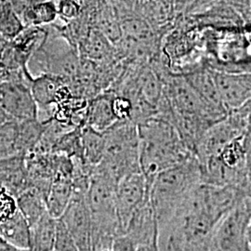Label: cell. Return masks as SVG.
<instances>
[{
	"mask_svg": "<svg viewBox=\"0 0 251 251\" xmlns=\"http://www.w3.org/2000/svg\"><path fill=\"white\" fill-rule=\"evenodd\" d=\"M138 126L141 172L151 188L154 178L195 155L180 140L174 126L153 117Z\"/></svg>",
	"mask_w": 251,
	"mask_h": 251,
	"instance_id": "cell-1",
	"label": "cell"
},
{
	"mask_svg": "<svg viewBox=\"0 0 251 251\" xmlns=\"http://www.w3.org/2000/svg\"><path fill=\"white\" fill-rule=\"evenodd\" d=\"M201 182L200 165L196 155L159 173L152 181L149 198L158 227L165 225Z\"/></svg>",
	"mask_w": 251,
	"mask_h": 251,
	"instance_id": "cell-2",
	"label": "cell"
},
{
	"mask_svg": "<svg viewBox=\"0 0 251 251\" xmlns=\"http://www.w3.org/2000/svg\"><path fill=\"white\" fill-rule=\"evenodd\" d=\"M117 185L106 173L95 167L87 195L92 251H111L116 237L121 235L116 201Z\"/></svg>",
	"mask_w": 251,
	"mask_h": 251,
	"instance_id": "cell-3",
	"label": "cell"
},
{
	"mask_svg": "<svg viewBox=\"0 0 251 251\" xmlns=\"http://www.w3.org/2000/svg\"><path fill=\"white\" fill-rule=\"evenodd\" d=\"M104 137L102 160L96 167L117 183L126 176L141 172L138 126L131 121H117Z\"/></svg>",
	"mask_w": 251,
	"mask_h": 251,
	"instance_id": "cell-4",
	"label": "cell"
},
{
	"mask_svg": "<svg viewBox=\"0 0 251 251\" xmlns=\"http://www.w3.org/2000/svg\"><path fill=\"white\" fill-rule=\"evenodd\" d=\"M244 140L245 136L235 139L214 156L199 163L202 183L241 191L250 175Z\"/></svg>",
	"mask_w": 251,
	"mask_h": 251,
	"instance_id": "cell-5",
	"label": "cell"
},
{
	"mask_svg": "<svg viewBox=\"0 0 251 251\" xmlns=\"http://www.w3.org/2000/svg\"><path fill=\"white\" fill-rule=\"evenodd\" d=\"M251 221V210L242 198L216 226L207 251H251L246 235Z\"/></svg>",
	"mask_w": 251,
	"mask_h": 251,
	"instance_id": "cell-6",
	"label": "cell"
},
{
	"mask_svg": "<svg viewBox=\"0 0 251 251\" xmlns=\"http://www.w3.org/2000/svg\"><path fill=\"white\" fill-rule=\"evenodd\" d=\"M247 135V123L241 114L231 110L221 121L211 126L201 138L196 150L199 163L214 156L227 144Z\"/></svg>",
	"mask_w": 251,
	"mask_h": 251,
	"instance_id": "cell-7",
	"label": "cell"
},
{
	"mask_svg": "<svg viewBox=\"0 0 251 251\" xmlns=\"http://www.w3.org/2000/svg\"><path fill=\"white\" fill-rule=\"evenodd\" d=\"M0 107L12 120L38 119V107L25 76L0 83Z\"/></svg>",
	"mask_w": 251,
	"mask_h": 251,
	"instance_id": "cell-8",
	"label": "cell"
},
{
	"mask_svg": "<svg viewBox=\"0 0 251 251\" xmlns=\"http://www.w3.org/2000/svg\"><path fill=\"white\" fill-rule=\"evenodd\" d=\"M150 189L142 172L130 174L120 179L116 190L117 215L121 234L135 211L149 199Z\"/></svg>",
	"mask_w": 251,
	"mask_h": 251,
	"instance_id": "cell-9",
	"label": "cell"
},
{
	"mask_svg": "<svg viewBox=\"0 0 251 251\" xmlns=\"http://www.w3.org/2000/svg\"><path fill=\"white\" fill-rule=\"evenodd\" d=\"M212 73L220 99L228 112L251 99V73L224 72L215 69H212Z\"/></svg>",
	"mask_w": 251,
	"mask_h": 251,
	"instance_id": "cell-10",
	"label": "cell"
},
{
	"mask_svg": "<svg viewBox=\"0 0 251 251\" xmlns=\"http://www.w3.org/2000/svg\"><path fill=\"white\" fill-rule=\"evenodd\" d=\"M60 220L71 233L78 251H92L91 218L87 197H72Z\"/></svg>",
	"mask_w": 251,
	"mask_h": 251,
	"instance_id": "cell-11",
	"label": "cell"
},
{
	"mask_svg": "<svg viewBox=\"0 0 251 251\" xmlns=\"http://www.w3.org/2000/svg\"><path fill=\"white\" fill-rule=\"evenodd\" d=\"M138 247L158 246V223L150 198L131 216L125 233Z\"/></svg>",
	"mask_w": 251,
	"mask_h": 251,
	"instance_id": "cell-12",
	"label": "cell"
},
{
	"mask_svg": "<svg viewBox=\"0 0 251 251\" xmlns=\"http://www.w3.org/2000/svg\"><path fill=\"white\" fill-rule=\"evenodd\" d=\"M0 186L14 198L30 188L25 154L0 157Z\"/></svg>",
	"mask_w": 251,
	"mask_h": 251,
	"instance_id": "cell-13",
	"label": "cell"
},
{
	"mask_svg": "<svg viewBox=\"0 0 251 251\" xmlns=\"http://www.w3.org/2000/svg\"><path fill=\"white\" fill-rule=\"evenodd\" d=\"M66 84L67 82L63 78L50 74L38 75L30 82V89L37 104L38 113L41 111L45 114L43 120L51 117L52 108L57 103L60 90Z\"/></svg>",
	"mask_w": 251,
	"mask_h": 251,
	"instance_id": "cell-14",
	"label": "cell"
},
{
	"mask_svg": "<svg viewBox=\"0 0 251 251\" xmlns=\"http://www.w3.org/2000/svg\"><path fill=\"white\" fill-rule=\"evenodd\" d=\"M115 95L112 91L105 90L89 100L86 108L85 125L101 133L114 125L117 121L112 107Z\"/></svg>",
	"mask_w": 251,
	"mask_h": 251,
	"instance_id": "cell-15",
	"label": "cell"
},
{
	"mask_svg": "<svg viewBox=\"0 0 251 251\" xmlns=\"http://www.w3.org/2000/svg\"><path fill=\"white\" fill-rule=\"evenodd\" d=\"M77 51L81 59L95 63H108L117 59L116 46L94 27L79 42Z\"/></svg>",
	"mask_w": 251,
	"mask_h": 251,
	"instance_id": "cell-16",
	"label": "cell"
},
{
	"mask_svg": "<svg viewBox=\"0 0 251 251\" xmlns=\"http://www.w3.org/2000/svg\"><path fill=\"white\" fill-rule=\"evenodd\" d=\"M180 75L206 102L216 107L226 109L221 101L216 88L212 69L207 64Z\"/></svg>",
	"mask_w": 251,
	"mask_h": 251,
	"instance_id": "cell-17",
	"label": "cell"
},
{
	"mask_svg": "<svg viewBox=\"0 0 251 251\" xmlns=\"http://www.w3.org/2000/svg\"><path fill=\"white\" fill-rule=\"evenodd\" d=\"M58 219L47 212L30 227L29 251H53Z\"/></svg>",
	"mask_w": 251,
	"mask_h": 251,
	"instance_id": "cell-18",
	"label": "cell"
},
{
	"mask_svg": "<svg viewBox=\"0 0 251 251\" xmlns=\"http://www.w3.org/2000/svg\"><path fill=\"white\" fill-rule=\"evenodd\" d=\"M0 237L16 248L29 250L30 226L19 209L14 215L0 224Z\"/></svg>",
	"mask_w": 251,
	"mask_h": 251,
	"instance_id": "cell-19",
	"label": "cell"
},
{
	"mask_svg": "<svg viewBox=\"0 0 251 251\" xmlns=\"http://www.w3.org/2000/svg\"><path fill=\"white\" fill-rule=\"evenodd\" d=\"M57 18V2L54 0H36L20 16L25 27L48 26L54 24Z\"/></svg>",
	"mask_w": 251,
	"mask_h": 251,
	"instance_id": "cell-20",
	"label": "cell"
},
{
	"mask_svg": "<svg viewBox=\"0 0 251 251\" xmlns=\"http://www.w3.org/2000/svg\"><path fill=\"white\" fill-rule=\"evenodd\" d=\"M72 196V179H54L46 198L49 214L55 219H60L69 206Z\"/></svg>",
	"mask_w": 251,
	"mask_h": 251,
	"instance_id": "cell-21",
	"label": "cell"
},
{
	"mask_svg": "<svg viewBox=\"0 0 251 251\" xmlns=\"http://www.w3.org/2000/svg\"><path fill=\"white\" fill-rule=\"evenodd\" d=\"M20 212L25 218L29 226H33L48 212L46 199L36 188H28L16 198Z\"/></svg>",
	"mask_w": 251,
	"mask_h": 251,
	"instance_id": "cell-22",
	"label": "cell"
},
{
	"mask_svg": "<svg viewBox=\"0 0 251 251\" xmlns=\"http://www.w3.org/2000/svg\"><path fill=\"white\" fill-rule=\"evenodd\" d=\"M18 142L17 148L20 154L31 153L35 150L37 144L45 132L48 120H26L18 121Z\"/></svg>",
	"mask_w": 251,
	"mask_h": 251,
	"instance_id": "cell-23",
	"label": "cell"
},
{
	"mask_svg": "<svg viewBox=\"0 0 251 251\" xmlns=\"http://www.w3.org/2000/svg\"><path fill=\"white\" fill-rule=\"evenodd\" d=\"M81 141L84 162L91 167H97L102 160L104 152V137L89 126L81 127Z\"/></svg>",
	"mask_w": 251,
	"mask_h": 251,
	"instance_id": "cell-24",
	"label": "cell"
},
{
	"mask_svg": "<svg viewBox=\"0 0 251 251\" xmlns=\"http://www.w3.org/2000/svg\"><path fill=\"white\" fill-rule=\"evenodd\" d=\"M81 127L73 128L61 135L55 142L51 152L63 154L71 159H83V147L81 141Z\"/></svg>",
	"mask_w": 251,
	"mask_h": 251,
	"instance_id": "cell-25",
	"label": "cell"
},
{
	"mask_svg": "<svg viewBox=\"0 0 251 251\" xmlns=\"http://www.w3.org/2000/svg\"><path fill=\"white\" fill-rule=\"evenodd\" d=\"M21 19L12 9L9 1H6L0 8V36L11 41L25 29Z\"/></svg>",
	"mask_w": 251,
	"mask_h": 251,
	"instance_id": "cell-26",
	"label": "cell"
},
{
	"mask_svg": "<svg viewBox=\"0 0 251 251\" xmlns=\"http://www.w3.org/2000/svg\"><path fill=\"white\" fill-rule=\"evenodd\" d=\"M18 121L9 119L0 125V157L20 154L17 148Z\"/></svg>",
	"mask_w": 251,
	"mask_h": 251,
	"instance_id": "cell-27",
	"label": "cell"
},
{
	"mask_svg": "<svg viewBox=\"0 0 251 251\" xmlns=\"http://www.w3.org/2000/svg\"><path fill=\"white\" fill-rule=\"evenodd\" d=\"M53 251H78L71 233L60 219H58Z\"/></svg>",
	"mask_w": 251,
	"mask_h": 251,
	"instance_id": "cell-28",
	"label": "cell"
},
{
	"mask_svg": "<svg viewBox=\"0 0 251 251\" xmlns=\"http://www.w3.org/2000/svg\"><path fill=\"white\" fill-rule=\"evenodd\" d=\"M18 210L16 198L0 186V224L14 215Z\"/></svg>",
	"mask_w": 251,
	"mask_h": 251,
	"instance_id": "cell-29",
	"label": "cell"
},
{
	"mask_svg": "<svg viewBox=\"0 0 251 251\" xmlns=\"http://www.w3.org/2000/svg\"><path fill=\"white\" fill-rule=\"evenodd\" d=\"M112 107L117 121H131L132 103L128 98L121 95H115Z\"/></svg>",
	"mask_w": 251,
	"mask_h": 251,
	"instance_id": "cell-30",
	"label": "cell"
},
{
	"mask_svg": "<svg viewBox=\"0 0 251 251\" xmlns=\"http://www.w3.org/2000/svg\"><path fill=\"white\" fill-rule=\"evenodd\" d=\"M137 246L126 234H121L114 240L111 251H136Z\"/></svg>",
	"mask_w": 251,
	"mask_h": 251,
	"instance_id": "cell-31",
	"label": "cell"
},
{
	"mask_svg": "<svg viewBox=\"0 0 251 251\" xmlns=\"http://www.w3.org/2000/svg\"><path fill=\"white\" fill-rule=\"evenodd\" d=\"M242 115L247 123V134L251 132V99L245 102L240 107L233 109Z\"/></svg>",
	"mask_w": 251,
	"mask_h": 251,
	"instance_id": "cell-32",
	"label": "cell"
},
{
	"mask_svg": "<svg viewBox=\"0 0 251 251\" xmlns=\"http://www.w3.org/2000/svg\"><path fill=\"white\" fill-rule=\"evenodd\" d=\"M241 194H242V198L245 203L251 210V174L249 175V179H248L247 183L241 189Z\"/></svg>",
	"mask_w": 251,
	"mask_h": 251,
	"instance_id": "cell-33",
	"label": "cell"
},
{
	"mask_svg": "<svg viewBox=\"0 0 251 251\" xmlns=\"http://www.w3.org/2000/svg\"><path fill=\"white\" fill-rule=\"evenodd\" d=\"M245 149H246V155H247V164H248V170L250 174H251V132L245 136L244 140Z\"/></svg>",
	"mask_w": 251,
	"mask_h": 251,
	"instance_id": "cell-34",
	"label": "cell"
},
{
	"mask_svg": "<svg viewBox=\"0 0 251 251\" xmlns=\"http://www.w3.org/2000/svg\"><path fill=\"white\" fill-rule=\"evenodd\" d=\"M0 251H29L28 250H22L16 248L9 243L6 242L0 237Z\"/></svg>",
	"mask_w": 251,
	"mask_h": 251,
	"instance_id": "cell-35",
	"label": "cell"
},
{
	"mask_svg": "<svg viewBox=\"0 0 251 251\" xmlns=\"http://www.w3.org/2000/svg\"><path fill=\"white\" fill-rule=\"evenodd\" d=\"M9 41H8L7 39H5L2 36H0V61H1V58L3 56V53L7 48V46L9 44Z\"/></svg>",
	"mask_w": 251,
	"mask_h": 251,
	"instance_id": "cell-36",
	"label": "cell"
},
{
	"mask_svg": "<svg viewBox=\"0 0 251 251\" xmlns=\"http://www.w3.org/2000/svg\"><path fill=\"white\" fill-rule=\"evenodd\" d=\"M246 235H247V240H248V243L250 244V246L251 247V221L250 222L249 225H248Z\"/></svg>",
	"mask_w": 251,
	"mask_h": 251,
	"instance_id": "cell-37",
	"label": "cell"
},
{
	"mask_svg": "<svg viewBox=\"0 0 251 251\" xmlns=\"http://www.w3.org/2000/svg\"></svg>",
	"mask_w": 251,
	"mask_h": 251,
	"instance_id": "cell-38",
	"label": "cell"
}]
</instances>
